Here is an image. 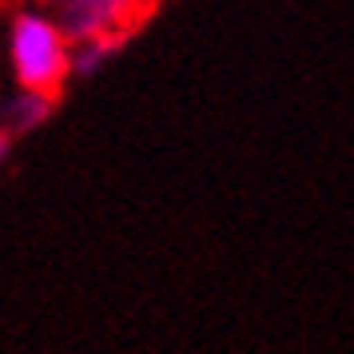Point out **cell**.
I'll list each match as a JSON object with an SVG mask.
<instances>
[{
	"label": "cell",
	"instance_id": "3957f363",
	"mask_svg": "<svg viewBox=\"0 0 354 354\" xmlns=\"http://www.w3.org/2000/svg\"><path fill=\"white\" fill-rule=\"evenodd\" d=\"M8 151H12V136L0 128V163H4V156H8Z\"/></svg>",
	"mask_w": 354,
	"mask_h": 354
},
{
	"label": "cell",
	"instance_id": "8992f818",
	"mask_svg": "<svg viewBox=\"0 0 354 354\" xmlns=\"http://www.w3.org/2000/svg\"><path fill=\"white\" fill-rule=\"evenodd\" d=\"M0 8H4V4H0Z\"/></svg>",
	"mask_w": 354,
	"mask_h": 354
},
{
	"label": "cell",
	"instance_id": "7a4b0ae2",
	"mask_svg": "<svg viewBox=\"0 0 354 354\" xmlns=\"http://www.w3.org/2000/svg\"><path fill=\"white\" fill-rule=\"evenodd\" d=\"M52 108H56V100L36 96V92H20V96H12L4 104V115H0L4 124H0V128L8 131V136H24V131L40 128L52 115Z\"/></svg>",
	"mask_w": 354,
	"mask_h": 354
},
{
	"label": "cell",
	"instance_id": "6da1fadb",
	"mask_svg": "<svg viewBox=\"0 0 354 354\" xmlns=\"http://www.w3.org/2000/svg\"><path fill=\"white\" fill-rule=\"evenodd\" d=\"M8 52H12V72H17L20 92L60 100L64 84L72 76V44L64 40L60 24L36 8H24L12 17L8 32Z\"/></svg>",
	"mask_w": 354,
	"mask_h": 354
},
{
	"label": "cell",
	"instance_id": "277c9868",
	"mask_svg": "<svg viewBox=\"0 0 354 354\" xmlns=\"http://www.w3.org/2000/svg\"><path fill=\"white\" fill-rule=\"evenodd\" d=\"M40 4H48V8H64V4H72V0H40Z\"/></svg>",
	"mask_w": 354,
	"mask_h": 354
},
{
	"label": "cell",
	"instance_id": "5b68a950",
	"mask_svg": "<svg viewBox=\"0 0 354 354\" xmlns=\"http://www.w3.org/2000/svg\"><path fill=\"white\" fill-rule=\"evenodd\" d=\"M0 4H17V0H0Z\"/></svg>",
	"mask_w": 354,
	"mask_h": 354
}]
</instances>
